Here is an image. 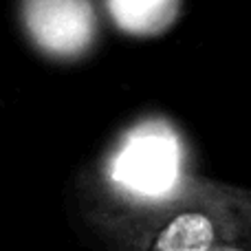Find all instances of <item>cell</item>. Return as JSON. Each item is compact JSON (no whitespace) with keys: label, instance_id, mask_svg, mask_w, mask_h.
Instances as JSON below:
<instances>
[{"label":"cell","instance_id":"4","mask_svg":"<svg viewBox=\"0 0 251 251\" xmlns=\"http://www.w3.org/2000/svg\"><path fill=\"white\" fill-rule=\"evenodd\" d=\"M168 0H113V11L126 26L143 29L150 25L152 16L163 18Z\"/></svg>","mask_w":251,"mask_h":251},{"label":"cell","instance_id":"2","mask_svg":"<svg viewBox=\"0 0 251 251\" xmlns=\"http://www.w3.org/2000/svg\"><path fill=\"white\" fill-rule=\"evenodd\" d=\"M218 243V225L203 209H187L165 223L154 238V251H212Z\"/></svg>","mask_w":251,"mask_h":251},{"label":"cell","instance_id":"3","mask_svg":"<svg viewBox=\"0 0 251 251\" xmlns=\"http://www.w3.org/2000/svg\"><path fill=\"white\" fill-rule=\"evenodd\" d=\"M168 150L159 141H146L122 163V178L143 192H159L168 185L172 163H168Z\"/></svg>","mask_w":251,"mask_h":251},{"label":"cell","instance_id":"5","mask_svg":"<svg viewBox=\"0 0 251 251\" xmlns=\"http://www.w3.org/2000/svg\"><path fill=\"white\" fill-rule=\"evenodd\" d=\"M212 251H245V249H240V247H236V245H227V243H223V245H216Z\"/></svg>","mask_w":251,"mask_h":251},{"label":"cell","instance_id":"1","mask_svg":"<svg viewBox=\"0 0 251 251\" xmlns=\"http://www.w3.org/2000/svg\"><path fill=\"white\" fill-rule=\"evenodd\" d=\"M84 0H22L26 33L42 51L73 53L88 42L91 16Z\"/></svg>","mask_w":251,"mask_h":251}]
</instances>
